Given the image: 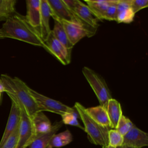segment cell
Returning a JSON list of instances; mask_svg holds the SVG:
<instances>
[{
    "instance_id": "19",
    "label": "cell",
    "mask_w": 148,
    "mask_h": 148,
    "mask_svg": "<svg viewBox=\"0 0 148 148\" xmlns=\"http://www.w3.org/2000/svg\"><path fill=\"white\" fill-rule=\"evenodd\" d=\"M106 111L110 121V128L116 129L118 122L123 115L120 102L115 99L111 98L108 102Z\"/></svg>"
},
{
    "instance_id": "2",
    "label": "cell",
    "mask_w": 148,
    "mask_h": 148,
    "mask_svg": "<svg viewBox=\"0 0 148 148\" xmlns=\"http://www.w3.org/2000/svg\"><path fill=\"white\" fill-rule=\"evenodd\" d=\"M3 92L11 99L21 105L30 117L39 112L38 106L30 92V88L20 79L12 77L6 74L0 77Z\"/></svg>"
},
{
    "instance_id": "20",
    "label": "cell",
    "mask_w": 148,
    "mask_h": 148,
    "mask_svg": "<svg viewBox=\"0 0 148 148\" xmlns=\"http://www.w3.org/2000/svg\"><path fill=\"white\" fill-rule=\"evenodd\" d=\"M114 0H86L85 2L87 5L94 14V15L99 20H102L103 14L107 8L110 5Z\"/></svg>"
},
{
    "instance_id": "29",
    "label": "cell",
    "mask_w": 148,
    "mask_h": 148,
    "mask_svg": "<svg viewBox=\"0 0 148 148\" xmlns=\"http://www.w3.org/2000/svg\"><path fill=\"white\" fill-rule=\"evenodd\" d=\"M147 6V0H131V7L135 14Z\"/></svg>"
},
{
    "instance_id": "14",
    "label": "cell",
    "mask_w": 148,
    "mask_h": 148,
    "mask_svg": "<svg viewBox=\"0 0 148 148\" xmlns=\"http://www.w3.org/2000/svg\"><path fill=\"white\" fill-rule=\"evenodd\" d=\"M135 15L131 7V0H118L116 17L118 23H131L133 21Z\"/></svg>"
},
{
    "instance_id": "32",
    "label": "cell",
    "mask_w": 148,
    "mask_h": 148,
    "mask_svg": "<svg viewBox=\"0 0 148 148\" xmlns=\"http://www.w3.org/2000/svg\"><path fill=\"white\" fill-rule=\"evenodd\" d=\"M2 38H4V37H3V36L2 35V33L1 31V29H0V39H2Z\"/></svg>"
},
{
    "instance_id": "11",
    "label": "cell",
    "mask_w": 148,
    "mask_h": 148,
    "mask_svg": "<svg viewBox=\"0 0 148 148\" xmlns=\"http://www.w3.org/2000/svg\"><path fill=\"white\" fill-rule=\"evenodd\" d=\"M11 109L5 130L4 131L2 139L0 141V148L2 147L3 145L7 140L10 135L18 126L20 121L21 111L20 106L14 100L11 99Z\"/></svg>"
},
{
    "instance_id": "17",
    "label": "cell",
    "mask_w": 148,
    "mask_h": 148,
    "mask_svg": "<svg viewBox=\"0 0 148 148\" xmlns=\"http://www.w3.org/2000/svg\"><path fill=\"white\" fill-rule=\"evenodd\" d=\"M62 124L61 121L55 123L48 132L36 136L29 146V148H46L49 145L51 137L62 127Z\"/></svg>"
},
{
    "instance_id": "12",
    "label": "cell",
    "mask_w": 148,
    "mask_h": 148,
    "mask_svg": "<svg viewBox=\"0 0 148 148\" xmlns=\"http://www.w3.org/2000/svg\"><path fill=\"white\" fill-rule=\"evenodd\" d=\"M59 21L61 23L69 40L73 46L82 38L90 37L88 32L80 24L65 20Z\"/></svg>"
},
{
    "instance_id": "13",
    "label": "cell",
    "mask_w": 148,
    "mask_h": 148,
    "mask_svg": "<svg viewBox=\"0 0 148 148\" xmlns=\"http://www.w3.org/2000/svg\"><path fill=\"white\" fill-rule=\"evenodd\" d=\"M26 5V19L40 36V0H27Z\"/></svg>"
},
{
    "instance_id": "23",
    "label": "cell",
    "mask_w": 148,
    "mask_h": 148,
    "mask_svg": "<svg viewBox=\"0 0 148 148\" xmlns=\"http://www.w3.org/2000/svg\"><path fill=\"white\" fill-rule=\"evenodd\" d=\"M16 0H0V20H6L15 13Z\"/></svg>"
},
{
    "instance_id": "22",
    "label": "cell",
    "mask_w": 148,
    "mask_h": 148,
    "mask_svg": "<svg viewBox=\"0 0 148 148\" xmlns=\"http://www.w3.org/2000/svg\"><path fill=\"white\" fill-rule=\"evenodd\" d=\"M72 141V135L71 132L66 130L62 132L54 134L51 138L49 145L53 147H61L68 145Z\"/></svg>"
},
{
    "instance_id": "4",
    "label": "cell",
    "mask_w": 148,
    "mask_h": 148,
    "mask_svg": "<svg viewBox=\"0 0 148 148\" xmlns=\"http://www.w3.org/2000/svg\"><path fill=\"white\" fill-rule=\"evenodd\" d=\"M82 73L97 96L99 105L106 109L108 101L112 98L110 91L102 76L87 66H84Z\"/></svg>"
},
{
    "instance_id": "25",
    "label": "cell",
    "mask_w": 148,
    "mask_h": 148,
    "mask_svg": "<svg viewBox=\"0 0 148 148\" xmlns=\"http://www.w3.org/2000/svg\"><path fill=\"white\" fill-rule=\"evenodd\" d=\"M134 124L127 117L122 115L120 117L116 130L123 136H124L133 127Z\"/></svg>"
},
{
    "instance_id": "30",
    "label": "cell",
    "mask_w": 148,
    "mask_h": 148,
    "mask_svg": "<svg viewBox=\"0 0 148 148\" xmlns=\"http://www.w3.org/2000/svg\"><path fill=\"white\" fill-rule=\"evenodd\" d=\"M0 91H2V92H3V87H2V85L1 80H0Z\"/></svg>"
},
{
    "instance_id": "7",
    "label": "cell",
    "mask_w": 148,
    "mask_h": 148,
    "mask_svg": "<svg viewBox=\"0 0 148 148\" xmlns=\"http://www.w3.org/2000/svg\"><path fill=\"white\" fill-rule=\"evenodd\" d=\"M16 103L20 106L21 111L18 127V139L16 148H27L35 138V133L31 117L29 116L21 105Z\"/></svg>"
},
{
    "instance_id": "10",
    "label": "cell",
    "mask_w": 148,
    "mask_h": 148,
    "mask_svg": "<svg viewBox=\"0 0 148 148\" xmlns=\"http://www.w3.org/2000/svg\"><path fill=\"white\" fill-rule=\"evenodd\" d=\"M148 145V134L135 125L131 130L123 136L122 146L134 148H142Z\"/></svg>"
},
{
    "instance_id": "26",
    "label": "cell",
    "mask_w": 148,
    "mask_h": 148,
    "mask_svg": "<svg viewBox=\"0 0 148 148\" xmlns=\"http://www.w3.org/2000/svg\"><path fill=\"white\" fill-rule=\"evenodd\" d=\"M78 113L77 111L75 110L74 112L71 113H66L61 116L62 117V123L70 125L72 126H75L79 127V128L84 130V127H83L79 122L77 120Z\"/></svg>"
},
{
    "instance_id": "35",
    "label": "cell",
    "mask_w": 148,
    "mask_h": 148,
    "mask_svg": "<svg viewBox=\"0 0 148 148\" xmlns=\"http://www.w3.org/2000/svg\"><path fill=\"white\" fill-rule=\"evenodd\" d=\"M46 148H52V147H51V146H50L49 145Z\"/></svg>"
},
{
    "instance_id": "3",
    "label": "cell",
    "mask_w": 148,
    "mask_h": 148,
    "mask_svg": "<svg viewBox=\"0 0 148 148\" xmlns=\"http://www.w3.org/2000/svg\"><path fill=\"white\" fill-rule=\"evenodd\" d=\"M74 108L77 111L84 124V130L87 132L91 142L103 148L108 146V132L109 128L103 127L93 120L87 114L86 108L76 102Z\"/></svg>"
},
{
    "instance_id": "28",
    "label": "cell",
    "mask_w": 148,
    "mask_h": 148,
    "mask_svg": "<svg viewBox=\"0 0 148 148\" xmlns=\"http://www.w3.org/2000/svg\"><path fill=\"white\" fill-rule=\"evenodd\" d=\"M18 126L10 135L1 148H16L18 139Z\"/></svg>"
},
{
    "instance_id": "6",
    "label": "cell",
    "mask_w": 148,
    "mask_h": 148,
    "mask_svg": "<svg viewBox=\"0 0 148 148\" xmlns=\"http://www.w3.org/2000/svg\"><path fill=\"white\" fill-rule=\"evenodd\" d=\"M65 5L73 12L95 35L99 27V20L87 5L78 0H63Z\"/></svg>"
},
{
    "instance_id": "24",
    "label": "cell",
    "mask_w": 148,
    "mask_h": 148,
    "mask_svg": "<svg viewBox=\"0 0 148 148\" xmlns=\"http://www.w3.org/2000/svg\"><path fill=\"white\" fill-rule=\"evenodd\" d=\"M123 143V136L116 129H111L108 132V146L117 148L121 146Z\"/></svg>"
},
{
    "instance_id": "9",
    "label": "cell",
    "mask_w": 148,
    "mask_h": 148,
    "mask_svg": "<svg viewBox=\"0 0 148 148\" xmlns=\"http://www.w3.org/2000/svg\"><path fill=\"white\" fill-rule=\"evenodd\" d=\"M44 49L54 56L62 65H66L71 62V50L66 49L54 37L52 31L44 41Z\"/></svg>"
},
{
    "instance_id": "18",
    "label": "cell",
    "mask_w": 148,
    "mask_h": 148,
    "mask_svg": "<svg viewBox=\"0 0 148 148\" xmlns=\"http://www.w3.org/2000/svg\"><path fill=\"white\" fill-rule=\"evenodd\" d=\"M86 110L89 116L98 124L108 128H110V121L106 108L99 105L86 108Z\"/></svg>"
},
{
    "instance_id": "27",
    "label": "cell",
    "mask_w": 148,
    "mask_h": 148,
    "mask_svg": "<svg viewBox=\"0 0 148 148\" xmlns=\"http://www.w3.org/2000/svg\"><path fill=\"white\" fill-rule=\"evenodd\" d=\"M117 2L118 0H114L113 3L109 6L103 14V20H106L109 21H116Z\"/></svg>"
},
{
    "instance_id": "1",
    "label": "cell",
    "mask_w": 148,
    "mask_h": 148,
    "mask_svg": "<svg viewBox=\"0 0 148 148\" xmlns=\"http://www.w3.org/2000/svg\"><path fill=\"white\" fill-rule=\"evenodd\" d=\"M0 29L4 38L14 39L45 47L44 42L39 34L29 24L25 16L17 12L7 18Z\"/></svg>"
},
{
    "instance_id": "31",
    "label": "cell",
    "mask_w": 148,
    "mask_h": 148,
    "mask_svg": "<svg viewBox=\"0 0 148 148\" xmlns=\"http://www.w3.org/2000/svg\"><path fill=\"white\" fill-rule=\"evenodd\" d=\"M119 148H134V147H128V146H121L119 147Z\"/></svg>"
},
{
    "instance_id": "16",
    "label": "cell",
    "mask_w": 148,
    "mask_h": 148,
    "mask_svg": "<svg viewBox=\"0 0 148 148\" xmlns=\"http://www.w3.org/2000/svg\"><path fill=\"white\" fill-rule=\"evenodd\" d=\"M35 138L39 135L48 132L51 128L52 125L48 117L43 113L38 112L31 117Z\"/></svg>"
},
{
    "instance_id": "34",
    "label": "cell",
    "mask_w": 148,
    "mask_h": 148,
    "mask_svg": "<svg viewBox=\"0 0 148 148\" xmlns=\"http://www.w3.org/2000/svg\"><path fill=\"white\" fill-rule=\"evenodd\" d=\"M106 148H115V147H112V146H108Z\"/></svg>"
},
{
    "instance_id": "15",
    "label": "cell",
    "mask_w": 148,
    "mask_h": 148,
    "mask_svg": "<svg viewBox=\"0 0 148 148\" xmlns=\"http://www.w3.org/2000/svg\"><path fill=\"white\" fill-rule=\"evenodd\" d=\"M50 15V9L47 0H40V37L44 42L51 32L49 21Z\"/></svg>"
},
{
    "instance_id": "8",
    "label": "cell",
    "mask_w": 148,
    "mask_h": 148,
    "mask_svg": "<svg viewBox=\"0 0 148 148\" xmlns=\"http://www.w3.org/2000/svg\"><path fill=\"white\" fill-rule=\"evenodd\" d=\"M30 92L34 98L39 112L47 111L62 116L66 113H71L76 109L69 107L60 101L43 95L30 88Z\"/></svg>"
},
{
    "instance_id": "33",
    "label": "cell",
    "mask_w": 148,
    "mask_h": 148,
    "mask_svg": "<svg viewBox=\"0 0 148 148\" xmlns=\"http://www.w3.org/2000/svg\"><path fill=\"white\" fill-rule=\"evenodd\" d=\"M2 92L0 91V104L1 102V100H2Z\"/></svg>"
},
{
    "instance_id": "5",
    "label": "cell",
    "mask_w": 148,
    "mask_h": 148,
    "mask_svg": "<svg viewBox=\"0 0 148 148\" xmlns=\"http://www.w3.org/2000/svg\"><path fill=\"white\" fill-rule=\"evenodd\" d=\"M50 9V15L54 20H65L80 24L88 32L90 37L94 35L90 28L64 3L63 0H47Z\"/></svg>"
},
{
    "instance_id": "21",
    "label": "cell",
    "mask_w": 148,
    "mask_h": 148,
    "mask_svg": "<svg viewBox=\"0 0 148 148\" xmlns=\"http://www.w3.org/2000/svg\"><path fill=\"white\" fill-rule=\"evenodd\" d=\"M54 20L53 29L51 30L56 39L64 45L66 49L72 50L73 46L69 40L63 28L61 23L57 20Z\"/></svg>"
}]
</instances>
